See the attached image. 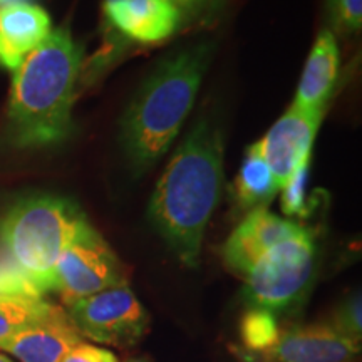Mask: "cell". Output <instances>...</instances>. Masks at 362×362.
<instances>
[{
	"label": "cell",
	"mask_w": 362,
	"mask_h": 362,
	"mask_svg": "<svg viewBox=\"0 0 362 362\" xmlns=\"http://www.w3.org/2000/svg\"><path fill=\"white\" fill-rule=\"evenodd\" d=\"M223 188V138L208 119H200L158 181L148 206L155 230L181 264L197 267L203 235L218 206Z\"/></svg>",
	"instance_id": "1"
},
{
	"label": "cell",
	"mask_w": 362,
	"mask_h": 362,
	"mask_svg": "<svg viewBox=\"0 0 362 362\" xmlns=\"http://www.w3.org/2000/svg\"><path fill=\"white\" fill-rule=\"evenodd\" d=\"M83 51L59 27L13 71L6 143L17 149L45 148L72 133V103Z\"/></svg>",
	"instance_id": "2"
},
{
	"label": "cell",
	"mask_w": 362,
	"mask_h": 362,
	"mask_svg": "<svg viewBox=\"0 0 362 362\" xmlns=\"http://www.w3.org/2000/svg\"><path fill=\"white\" fill-rule=\"evenodd\" d=\"M210 44L192 45L161 61L121 121V143L136 173H144L168 151L192 111L210 66Z\"/></svg>",
	"instance_id": "3"
},
{
	"label": "cell",
	"mask_w": 362,
	"mask_h": 362,
	"mask_svg": "<svg viewBox=\"0 0 362 362\" xmlns=\"http://www.w3.org/2000/svg\"><path fill=\"white\" fill-rule=\"evenodd\" d=\"M84 211L67 198L40 194L13 205L0 220L4 252L40 296L54 291L59 257L93 232Z\"/></svg>",
	"instance_id": "4"
},
{
	"label": "cell",
	"mask_w": 362,
	"mask_h": 362,
	"mask_svg": "<svg viewBox=\"0 0 362 362\" xmlns=\"http://www.w3.org/2000/svg\"><path fill=\"white\" fill-rule=\"evenodd\" d=\"M315 272V243L309 230L272 247L245 275L250 307L287 312L309 292Z\"/></svg>",
	"instance_id": "5"
},
{
	"label": "cell",
	"mask_w": 362,
	"mask_h": 362,
	"mask_svg": "<svg viewBox=\"0 0 362 362\" xmlns=\"http://www.w3.org/2000/svg\"><path fill=\"white\" fill-rule=\"evenodd\" d=\"M81 337L116 347H131L146 336L151 317L128 284L66 305Z\"/></svg>",
	"instance_id": "6"
},
{
	"label": "cell",
	"mask_w": 362,
	"mask_h": 362,
	"mask_svg": "<svg viewBox=\"0 0 362 362\" xmlns=\"http://www.w3.org/2000/svg\"><path fill=\"white\" fill-rule=\"evenodd\" d=\"M128 284L124 265L96 230L76 240L62 252L56 265V284L64 305Z\"/></svg>",
	"instance_id": "7"
},
{
	"label": "cell",
	"mask_w": 362,
	"mask_h": 362,
	"mask_svg": "<svg viewBox=\"0 0 362 362\" xmlns=\"http://www.w3.org/2000/svg\"><path fill=\"white\" fill-rule=\"evenodd\" d=\"M359 354L361 341L329 320L280 329L277 342L253 357L259 362H354Z\"/></svg>",
	"instance_id": "8"
},
{
	"label": "cell",
	"mask_w": 362,
	"mask_h": 362,
	"mask_svg": "<svg viewBox=\"0 0 362 362\" xmlns=\"http://www.w3.org/2000/svg\"><path fill=\"white\" fill-rule=\"evenodd\" d=\"M322 111L291 107L260 139L262 156L282 189L292 175L310 160L312 144L322 121Z\"/></svg>",
	"instance_id": "9"
},
{
	"label": "cell",
	"mask_w": 362,
	"mask_h": 362,
	"mask_svg": "<svg viewBox=\"0 0 362 362\" xmlns=\"http://www.w3.org/2000/svg\"><path fill=\"white\" fill-rule=\"evenodd\" d=\"M302 230L304 226L270 214L265 206L253 208L226 240L221 255H223L225 264L235 274L245 277L248 270L272 247L300 233Z\"/></svg>",
	"instance_id": "10"
},
{
	"label": "cell",
	"mask_w": 362,
	"mask_h": 362,
	"mask_svg": "<svg viewBox=\"0 0 362 362\" xmlns=\"http://www.w3.org/2000/svg\"><path fill=\"white\" fill-rule=\"evenodd\" d=\"M83 337L64 309L56 307L49 317L0 342V349L21 362H61Z\"/></svg>",
	"instance_id": "11"
},
{
	"label": "cell",
	"mask_w": 362,
	"mask_h": 362,
	"mask_svg": "<svg viewBox=\"0 0 362 362\" xmlns=\"http://www.w3.org/2000/svg\"><path fill=\"white\" fill-rule=\"evenodd\" d=\"M104 16L128 39L155 44L168 39L181 25V17L166 0H123L104 6Z\"/></svg>",
	"instance_id": "12"
},
{
	"label": "cell",
	"mask_w": 362,
	"mask_h": 362,
	"mask_svg": "<svg viewBox=\"0 0 362 362\" xmlns=\"http://www.w3.org/2000/svg\"><path fill=\"white\" fill-rule=\"evenodd\" d=\"M52 33L51 17L35 4H22L0 11V66L16 71Z\"/></svg>",
	"instance_id": "13"
},
{
	"label": "cell",
	"mask_w": 362,
	"mask_h": 362,
	"mask_svg": "<svg viewBox=\"0 0 362 362\" xmlns=\"http://www.w3.org/2000/svg\"><path fill=\"white\" fill-rule=\"evenodd\" d=\"M339 76V45L330 30H322L307 59L293 107L304 111H325V104Z\"/></svg>",
	"instance_id": "14"
},
{
	"label": "cell",
	"mask_w": 362,
	"mask_h": 362,
	"mask_svg": "<svg viewBox=\"0 0 362 362\" xmlns=\"http://www.w3.org/2000/svg\"><path fill=\"white\" fill-rule=\"evenodd\" d=\"M279 192L277 181L262 156L259 143L247 149L238 176L235 180V198L247 210L265 206Z\"/></svg>",
	"instance_id": "15"
},
{
	"label": "cell",
	"mask_w": 362,
	"mask_h": 362,
	"mask_svg": "<svg viewBox=\"0 0 362 362\" xmlns=\"http://www.w3.org/2000/svg\"><path fill=\"white\" fill-rule=\"evenodd\" d=\"M56 309L44 298L0 296V342L44 320Z\"/></svg>",
	"instance_id": "16"
},
{
	"label": "cell",
	"mask_w": 362,
	"mask_h": 362,
	"mask_svg": "<svg viewBox=\"0 0 362 362\" xmlns=\"http://www.w3.org/2000/svg\"><path fill=\"white\" fill-rule=\"evenodd\" d=\"M279 334L280 327L275 314L265 309L248 307L240 320V339L243 347L252 352V356L269 351L277 342Z\"/></svg>",
	"instance_id": "17"
},
{
	"label": "cell",
	"mask_w": 362,
	"mask_h": 362,
	"mask_svg": "<svg viewBox=\"0 0 362 362\" xmlns=\"http://www.w3.org/2000/svg\"><path fill=\"white\" fill-rule=\"evenodd\" d=\"M0 296L42 297L4 250L0 252Z\"/></svg>",
	"instance_id": "18"
},
{
	"label": "cell",
	"mask_w": 362,
	"mask_h": 362,
	"mask_svg": "<svg viewBox=\"0 0 362 362\" xmlns=\"http://www.w3.org/2000/svg\"><path fill=\"white\" fill-rule=\"evenodd\" d=\"M307 181H309V163L302 165L282 188V210L285 215L305 216L309 214L307 211Z\"/></svg>",
	"instance_id": "19"
},
{
	"label": "cell",
	"mask_w": 362,
	"mask_h": 362,
	"mask_svg": "<svg viewBox=\"0 0 362 362\" xmlns=\"http://www.w3.org/2000/svg\"><path fill=\"white\" fill-rule=\"evenodd\" d=\"M361 293L356 292L344 300V304L339 307L336 314L332 317V322L339 330L346 332L347 336L361 341L362 337V317H361Z\"/></svg>",
	"instance_id": "20"
},
{
	"label": "cell",
	"mask_w": 362,
	"mask_h": 362,
	"mask_svg": "<svg viewBox=\"0 0 362 362\" xmlns=\"http://www.w3.org/2000/svg\"><path fill=\"white\" fill-rule=\"evenodd\" d=\"M180 13L181 22L206 21L223 11L226 0H166Z\"/></svg>",
	"instance_id": "21"
},
{
	"label": "cell",
	"mask_w": 362,
	"mask_h": 362,
	"mask_svg": "<svg viewBox=\"0 0 362 362\" xmlns=\"http://www.w3.org/2000/svg\"><path fill=\"white\" fill-rule=\"evenodd\" d=\"M329 12L339 33L351 34L361 29L362 0H336Z\"/></svg>",
	"instance_id": "22"
},
{
	"label": "cell",
	"mask_w": 362,
	"mask_h": 362,
	"mask_svg": "<svg viewBox=\"0 0 362 362\" xmlns=\"http://www.w3.org/2000/svg\"><path fill=\"white\" fill-rule=\"evenodd\" d=\"M61 362H117L115 352L88 342L76 344Z\"/></svg>",
	"instance_id": "23"
},
{
	"label": "cell",
	"mask_w": 362,
	"mask_h": 362,
	"mask_svg": "<svg viewBox=\"0 0 362 362\" xmlns=\"http://www.w3.org/2000/svg\"><path fill=\"white\" fill-rule=\"evenodd\" d=\"M22 4H34V0H0V11L12 6H22Z\"/></svg>",
	"instance_id": "24"
},
{
	"label": "cell",
	"mask_w": 362,
	"mask_h": 362,
	"mask_svg": "<svg viewBox=\"0 0 362 362\" xmlns=\"http://www.w3.org/2000/svg\"><path fill=\"white\" fill-rule=\"evenodd\" d=\"M124 362H151V361L144 356H138V357H131V359H126Z\"/></svg>",
	"instance_id": "25"
},
{
	"label": "cell",
	"mask_w": 362,
	"mask_h": 362,
	"mask_svg": "<svg viewBox=\"0 0 362 362\" xmlns=\"http://www.w3.org/2000/svg\"><path fill=\"white\" fill-rule=\"evenodd\" d=\"M116 2H123V0H104V6H111V4Z\"/></svg>",
	"instance_id": "26"
},
{
	"label": "cell",
	"mask_w": 362,
	"mask_h": 362,
	"mask_svg": "<svg viewBox=\"0 0 362 362\" xmlns=\"http://www.w3.org/2000/svg\"><path fill=\"white\" fill-rule=\"evenodd\" d=\"M325 2H327V7H329V11H330L334 4H336V0H325Z\"/></svg>",
	"instance_id": "27"
},
{
	"label": "cell",
	"mask_w": 362,
	"mask_h": 362,
	"mask_svg": "<svg viewBox=\"0 0 362 362\" xmlns=\"http://www.w3.org/2000/svg\"><path fill=\"white\" fill-rule=\"evenodd\" d=\"M0 362H12V361L8 359V357L4 356V354H0Z\"/></svg>",
	"instance_id": "28"
}]
</instances>
